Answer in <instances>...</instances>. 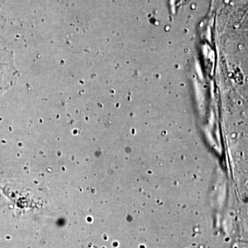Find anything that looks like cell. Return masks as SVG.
Segmentation results:
<instances>
[{
    "mask_svg": "<svg viewBox=\"0 0 248 248\" xmlns=\"http://www.w3.org/2000/svg\"><path fill=\"white\" fill-rule=\"evenodd\" d=\"M17 76L14 55L7 50H0V97L14 86Z\"/></svg>",
    "mask_w": 248,
    "mask_h": 248,
    "instance_id": "obj_1",
    "label": "cell"
}]
</instances>
